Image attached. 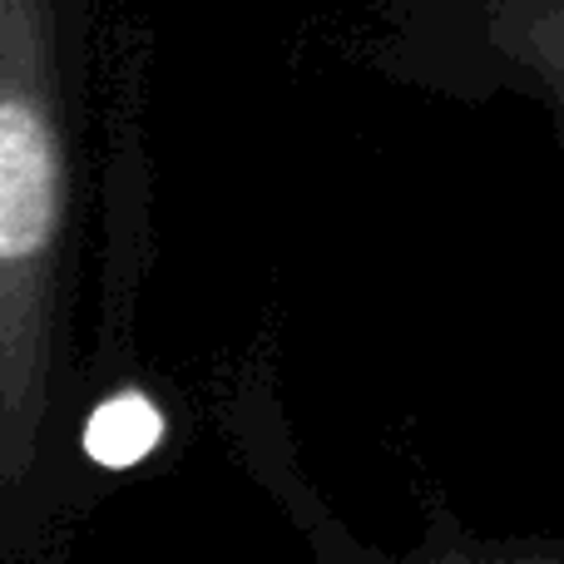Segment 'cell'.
I'll use <instances>...</instances> for the list:
<instances>
[{
	"mask_svg": "<svg viewBox=\"0 0 564 564\" xmlns=\"http://www.w3.org/2000/svg\"><path fill=\"white\" fill-rule=\"evenodd\" d=\"M69 253V129L55 0H0V480L40 456Z\"/></svg>",
	"mask_w": 564,
	"mask_h": 564,
	"instance_id": "cell-1",
	"label": "cell"
},
{
	"mask_svg": "<svg viewBox=\"0 0 564 564\" xmlns=\"http://www.w3.org/2000/svg\"><path fill=\"white\" fill-rule=\"evenodd\" d=\"M451 45L480 95L540 105L564 144V0H451Z\"/></svg>",
	"mask_w": 564,
	"mask_h": 564,
	"instance_id": "cell-2",
	"label": "cell"
},
{
	"mask_svg": "<svg viewBox=\"0 0 564 564\" xmlns=\"http://www.w3.org/2000/svg\"><path fill=\"white\" fill-rule=\"evenodd\" d=\"M302 530L312 535L317 564H564V540L486 535V530L460 525L446 510H436L426 535H421L416 545L397 550V555H377V550H367L361 540L332 530L327 516H317V510H312V520H302Z\"/></svg>",
	"mask_w": 564,
	"mask_h": 564,
	"instance_id": "cell-3",
	"label": "cell"
},
{
	"mask_svg": "<svg viewBox=\"0 0 564 564\" xmlns=\"http://www.w3.org/2000/svg\"><path fill=\"white\" fill-rule=\"evenodd\" d=\"M154 441H159V411L149 406V397H139V391H124V397L105 401L85 426V446L99 466H134Z\"/></svg>",
	"mask_w": 564,
	"mask_h": 564,
	"instance_id": "cell-4",
	"label": "cell"
}]
</instances>
